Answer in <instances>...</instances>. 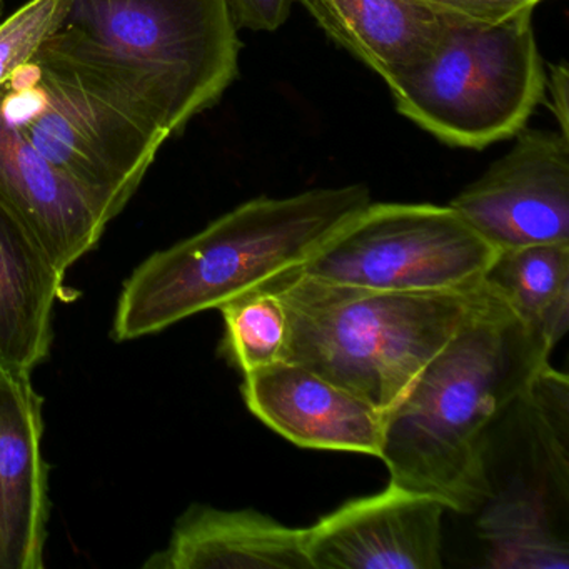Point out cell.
<instances>
[{
	"label": "cell",
	"instance_id": "cell-1",
	"mask_svg": "<svg viewBox=\"0 0 569 569\" xmlns=\"http://www.w3.org/2000/svg\"><path fill=\"white\" fill-rule=\"evenodd\" d=\"M481 305L386 412L389 485L462 515L495 492L492 429L521 402L552 346L486 288Z\"/></svg>",
	"mask_w": 569,
	"mask_h": 569
},
{
	"label": "cell",
	"instance_id": "cell-2",
	"mask_svg": "<svg viewBox=\"0 0 569 569\" xmlns=\"http://www.w3.org/2000/svg\"><path fill=\"white\" fill-rule=\"evenodd\" d=\"M238 32L228 0H69L38 52L128 99L171 139L238 79Z\"/></svg>",
	"mask_w": 569,
	"mask_h": 569
},
{
	"label": "cell",
	"instance_id": "cell-3",
	"mask_svg": "<svg viewBox=\"0 0 569 569\" xmlns=\"http://www.w3.org/2000/svg\"><path fill=\"white\" fill-rule=\"evenodd\" d=\"M371 202L368 186L349 184L238 206L136 268L119 296L112 336L122 342L158 335L286 278Z\"/></svg>",
	"mask_w": 569,
	"mask_h": 569
},
{
	"label": "cell",
	"instance_id": "cell-4",
	"mask_svg": "<svg viewBox=\"0 0 569 569\" xmlns=\"http://www.w3.org/2000/svg\"><path fill=\"white\" fill-rule=\"evenodd\" d=\"M264 289V288H261ZM281 298V361L302 366L388 412L481 305L486 286L399 292L289 274L266 286Z\"/></svg>",
	"mask_w": 569,
	"mask_h": 569
},
{
	"label": "cell",
	"instance_id": "cell-5",
	"mask_svg": "<svg viewBox=\"0 0 569 569\" xmlns=\"http://www.w3.org/2000/svg\"><path fill=\"white\" fill-rule=\"evenodd\" d=\"M0 112L109 222L169 139L121 96L41 54L0 86Z\"/></svg>",
	"mask_w": 569,
	"mask_h": 569
},
{
	"label": "cell",
	"instance_id": "cell-6",
	"mask_svg": "<svg viewBox=\"0 0 569 569\" xmlns=\"http://www.w3.org/2000/svg\"><path fill=\"white\" fill-rule=\"evenodd\" d=\"M448 18L421 64L386 82L396 111L455 148L515 138L545 101L546 64L532 12L496 26Z\"/></svg>",
	"mask_w": 569,
	"mask_h": 569
},
{
	"label": "cell",
	"instance_id": "cell-7",
	"mask_svg": "<svg viewBox=\"0 0 569 569\" xmlns=\"http://www.w3.org/2000/svg\"><path fill=\"white\" fill-rule=\"evenodd\" d=\"M495 254L449 204L371 202L291 274L378 291H465L482 284Z\"/></svg>",
	"mask_w": 569,
	"mask_h": 569
},
{
	"label": "cell",
	"instance_id": "cell-8",
	"mask_svg": "<svg viewBox=\"0 0 569 569\" xmlns=\"http://www.w3.org/2000/svg\"><path fill=\"white\" fill-rule=\"evenodd\" d=\"M449 206L496 251L569 242V138L522 128Z\"/></svg>",
	"mask_w": 569,
	"mask_h": 569
},
{
	"label": "cell",
	"instance_id": "cell-9",
	"mask_svg": "<svg viewBox=\"0 0 569 569\" xmlns=\"http://www.w3.org/2000/svg\"><path fill=\"white\" fill-rule=\"evenodd\" d=\"M445 511L436 499L388 485L305 528L306 552L312 569H439Z\"/></svg>",
	"mask_w": 569,
	"mask_h": 569
},
{
	"label": "cell",
	"instance_id": "cell-10",
	"mask_svg": "<svg viewBox=\"0 0 569 569\" xmlns=\"http://www.w3.org/2000/svg\"><path fill=\"white\" fill-rule=\"evenodd\" d=\"M242 376L249 411L296 446L381 455L386 412L348 389L286 361Z\"/></svg>",
	"mask_w": 569,
	"mask_h": 569
},
{
	"label": "cell",
	"instance_id": "cell-11",
	"mask_svg": "<svg viewBox=\"0 0 569 569\" xmlns=\"http://www.w3.org/2000/svg\"><path fill=\"white\" fill-rule=\"evenodd\" d=\"M31 372L0 366V569L44 566L49 468Z\"/></svg>",
	"mask_w": 569,
	"mask_h": 569
},
{
	"label": "cell",
	"instance_id": "cell-12",
	"mask_svg": "<svg viewBox=\"0 0 569 569\" xmlns=\"http://www.w3.org/2000/svg\"><path fill=\"white\" fill-rule=\"evenodd\" d=\"M0 204L68 272L101 241L108 219L0 112Z\"/></svg>",
	"mask_w": 569,
	"mask_h": 569
},
{
	"label": "cell",
	"instance_id": "cell-13",
	"mask_svg": "<svg viewBox=\"0 0 569 569\" xmlns=\"http://www.w3.org/2000/svg\"><path fill=\"white\" fill-rule=\"evenodd\" d=\"M151 569H312L305 528H291L256 509L192 505L172 529L168 548L144 562Z\"/></svg>",
	"mask_w": 569,
	"mask_h": 569
},
{
	"label": "cell",
	"instance_id": "cell-14",
	"mask_svg": "<svg viewBox=\"0 0 569 569\" xmlns=\"http://www.w3.org/2000/svg\"><path fill=\"white\" fill-rule=\"evenodd\" d=\"M326 36L385 82L429 58L448 18L429 0H295Z\"/></svg>",
	"mask_w": 569,
	"mask_h": 569
},
{
	"label": "cell",
	"instance_id": "cell-15",
	"mask_svg": "<svg viewBox=\"0 0 569 569\" xmlns=\"http://www.w3.org/2000/svg\"><path fill=\"white\" fill-rule=\"evenodd\" d=\"M64 272L0 204V366L32 372L49 356L56 302L69 301Z\"/></svg>",
	"mask_w": 569,
	"mask_h": 569
},
{
	"label": "cell",
	"instance_id": "cell-16",
	"mask_svg": "<svg viewBox=\"0 0 569 569\" xmlns=\"http://www.w3.org/2000/svg\"><path fill=\"white\" fill-rule=\"evenodd\" d=\"M552 499L538 482H515L492 492L478 519L488 568H569L568 539L556 529Z\"/></svg>",
	"mask_w": 569,
	"mask_h": 569
},
{
	"label": "cell",
	"instance_id": "cell-17",
	"mask_svg": "<svg viewBox=\"0 0 569 569\" xmlns=\"http://www.w3.org/2000/svg\"><path fill=\"white\" fill-rule=\"evenodd\" d=\"M482 284L556 348L569 326L568 244L496 251Z\"/></svg>",
	"mask_w": 569,
	"mask_h": 569
},
{
	"label": "cell",
	"instance_id": "cell-18",
	"mask_svg": "<svg viewBox=\"0 0 569 569\" xmlns=\"http://www.w3.org/2000/svg\"><path fill=\"white\" fill-rule=\"evenodd\" d=\"M224 318L226 358L242 375L281 361L288 338V318L278 292L258 289L219 308Z\"/></svg>",
	"mask_w": 569,
	"mask_h": 569
},
{
	"label": "cell",
	"instance_id": "cell-19",
	"mask_svg": "<svg viewBox=\"0 0 569 569\" xmlns=\"http://www.w3.org/2000/svg\"><path fill=\"white\" fill-rule=\"evenodd\" d=\"M69 0H31L0 21V86L32 61L41 46L58 31Z\"/></svg>",
	"mask_w": 569,
	"mask_h": 569
},
{
	"label": "cell",
	"instance_id": "cell-20",
	"mask_svg": "<svg viewBox=\"0 0 569 569\" xmlns=\"http://www.w3.org/2000/svg\"><path fill=\"white\" fill-rule=\"evenodd\" d=\"M449 18L479 26H496L525 12H535L542 0H429Z\"/></svg>",
	"mask_w": 569,
	"mask_h": 569
},
{
	"label": "cell",
	"instance_id": "cell-21",
	"mask_svg": "<svg viewBox=\"0 0 569 569\" xmlns=\"http://www.w3.org/2000/svg\"><path fill=\"white\" fill-rule=\"evenodd\" d=\"M238 31L276 32L288 22L295 0H228Z\"/></svg>",
	"mask_w": 569,
	"mask_h": 569
},
{
	"label": "cell",
	"instance_id": "cell-22",
	"mask_svg": "<svg viewBox=\"0 0 569 569\" xmlns=\"http://www.w3.org/2000/svg\"><path fill=\"white\" fill-rule=\"evenodd\" d=\"M562 136L569 138V69L566 61L546 69L545 99Z\"/></svg>",
	"mask_w": 569,
	"mask_h": 569
},
{
	"label": "cell",
	"instance_id": "cell-23",
	"mask_svg": "<svg viewBox=\"0 0 569 569\" xmlns=\"http://www.w3.org/2000/svg\"><path fill=\"white\" fill-rule=\"evenodd\" d=\"M4 12H6V2L4 0H0V21L4 19Z\"/></svg>",
	"mask_w": 569,
	"mask_h": 569
}]
</instances>
